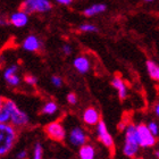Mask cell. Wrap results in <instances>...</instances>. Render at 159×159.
I'll return each mask as SVG.
<instances>
[{"mask_svg":"<svg viewBox=\"0 0 159 159\" xmlns=\"http://www.w3.org/2000/svg\"><path fill=\"white\" fill-rule=\"evenodd\" d=\"M17 72V66L16 65H11L10 67H8L6 70H5V74H3V77H5V80L7 79V77L11 76V75H14V74H16Z\"/></svg>","mask_w":159,"mask_h":159,"instance_id":"22","label":"cell"},{"mask_svg":"<svg viewBox=\"0 0 159 159\" xmlns=\"http://www.w3.org/2000/svg\"><path fill=\"white\" fill-rule=\"evenodd\" d=\"M23 48L26 51H38L41 48V42L35 35H30L26 39L24 40L23 42Z\"/></svg>","mask_w":159,"mask_h":159,"instance_id":"12","label":"cell"},{"mask_svg":"<svg viewBox=\"0 0 159 159\" xmlns=\"http://www.w3.org/2000/svg\"><path fill=\"white\" fill-rule=\"evenodd\" d=\"M97 132H98V138L101 142L108 148H113L114 147V140L111 135L109 134L108 129H107L106 123L100 119L99 123L97 124Z\"/></svg>","mask_w":159,"mask_h":159,"instance_id":"6","label":"cell"},{"mask_svg":"<svg viewBox=\"0 0 159 159\" xmlns=\"http://www.w3.org/2000/svg\"><path fill=\"white\" fill-rule=\"evenodd\" d=\"M57 109H58V106L56 105V102H53V101H49V102H47L42 108V113L46 114V115H53V114L56 113Z\"/></svg>","mask_w":159,"mask_h":159,"instance_id":"19","label":"cell"},{"mask_svg":"<svg viewBox=\"0 0 159 159\" xmlns=\"http://www.w3.org/2000/svg\"><path fill=\"white\" fill-rule=\"evenodd\" d=\"M156 155H157V157H158V158H159V151H158V152L156 153Z\"/></svg>","mask_w":159,"mask_h":159,"instance_id":"35","label":"cell"},{"mask_svg":"<svg viewBox=\"0 0 159 159\" xmlns=\"http://www.w3.org/2000/svg\"><path fill=\"white\" fill-rule=\"evenodd\" d=\"M29 14H26L23 10H20L17 13H14L9 18V23L13 24L16 27H23L25 26L29 22Z\"/></svg>","mask_w":159,"mask_h":159,"instance_id":"10","label":"cell"},{"mask_svg":"<svg viewBox=\"0 0 159 159\" xmlns=\"http://www.w3.org/2000/svg\"><path fill=\"white\" fill-rule=\"evenodd\" d=\"M3 101H5V100H3L2 98L0 97V106H1V105H2V103H3Z\"/></svg>","mask_w":159,"mask_h":159,"instance_id":"33","label":"cell"},{"mask_svg":"<svg viewBox=\"0 0 159 159\" xmlns=\"http://www.w3.org/2000/svg\"><path fill=\"white\" fill-rule=\"evenodd\" d=\"M140 146H136V144H131V143H126L124 144V149H123V152L124 155L127 157H134L138 153V150H139Z\"/></svg>","mask_w":159,"mask_h":159,"instance_id":"17","label":"cell"},{"mask_svg":"<svg viewBox=\"0 0 159 159\" xmlns=\"http://www.w3.org/2000/svg\"><path fill=\"white\" fill-rule=\"evenodd\" d=\"M63 52L65 53V55H70L72 53V48H70V46H68V44H64L63 46Z\"/></svg>","mask_w":159,"mask_h":159,"instance_id":"28","label":"cell"},{"mask_svg":"<svg viewBox=\"0 0 159 159\" xmlns=\"http://www.w3.org/2000/svg\"><path fill=\"white\" fill-rule=\"evenodd\" d=\"M10 111V124L14 126H24L29 123V116L17 107V105L11 100L3 101Z\"/></svg>","mask_w":159,"mask_h":159,"instance_id":"3","label":"cell"},{"mask_svg":"<svg viewBox=\"0 0 159 159\" xmlns=\"http://www.w3.org/2000/svg\"><path fill=\"white\" fill-rule=\"evenodd\" d=\"M6 81L8 82V84H10V85H13V86H16L20 84V77L17 76L16 74H14V75H11V76L7 77Z\"/></svg>","mask_w":159,"mask_h":159,"instance_id":"24","label":"cell"},{"mask_svg":"<svg viewBox=\"0 0 159 159\" xmlns=\"http://www.w3.org/2000/svg\"><path fill=\"white\" fill-rule=\"evenodd\" d=\"M144 1H148V2H150V1H153V0H144Z\"/></svg>","mask_w":159,"mask_h":159,"instance_id":"34","label":"cell"},{"mask_svg":"<svg viewBox=\"0 0 159 159\" xmlns=\"http://www.w3.org/2000/svg\"><path fill=\"white\" fill-rule=\"evenodd\" d=\"M86 134L81 127L75 126L70 132V142L75 147H82L86 143Z\"/></svg>","mask_w":159,"mask_h":159,"instance_id":"7","label":"cell"},{"mask_svg":"<svg viewBox=\"0 0 159 159\" xmlns=\"http://www.w3.org/2000/svg\"><path fill=\"white\" fill-rule=\"evenodd\" d=\"M106 9H107L106 5H103V3H96V5H92V6H90L89 8L84 9L83 14H84L86 17H92V16L98 15V14H101V13H103V11H106Z\"/></svg>","mask_w":159,"mask_h":159,"instance_id":"14","label":"cell"},{"mask_svg":"<svg viewBox=\"0 0 159 159\" xmlns=\"http://www.w3.org/2000/svg\"><path fill=\"white\" fill-rule=\"evenodd\" d=\"M136 127H138L140 139H141V147L142 148H149V147L155 146V143H156V136L150 132L148 125H146V124H139Z\"/></svg>","mask_w":159,"mask_h":159,"instance_id":"5","label":"cell"},{"mask_svg":"<svg viewBox=\"0 0 159 159\" xmlns=\"http://www.w3.org/2000/svg\"><path fill=\"white\" fill-rule=\"evenodd\" d=\"M67 101L70 103V105H75L77 102V98L75 93H68L67 94Z\"/></svg>","mask_w":159,"mask_h":159,"instance_id":"25","label":"cell"},{"mask_svg":"<svg viewBox=\"0 0 159 159\" xmlns=\"http://www.w3.org/2000/svg\"><path fill=\"white\" fill-rule=\"evenodd\" d=\"M73 65L75 70L81 74H85L90 70V61L85 56H79L76 57L73 61Z\"/></svg>","mask_w":159,"mask_h":159,"instance_id":"11","label":"cell"},{"mask_svg":"<svg viewBox=\"0 0 159 159\" xmlns=\"http://www.w3.org/2000/svg\"><path fill=\"white\" fill-rule=\"evenodd\" d=\"M79 156L80 159H94L96 150L90 144H83L82 147H80Z\"/></svg>","mask_w":159,"mask_h":159,"instance_id":"15","label":"cell"},{"mask_svg":"<svg viewBox=\"0 0 159 159\" xmlns=\"http://www.w3.org/2000/svg\"><path fill=\"white\" fill-rule=\"evenodd\" d=\"M155 114L159 117V102L156 103V106H155Z\"/></svg>","mask_w":159,"mask_h":159,"instance_id":"31","label":"cell"},{"mask_svg":"<svg viewBox=\"0 0 159 159\" xmlns=\"http://www.w3.org/2000/svg\"><path fill=\"white\" fill-rule=\"evenodd\" d=\"M46 133L48 134L50 139L55 140V141H63L66 136V132L64 126L59 122H52L48 124L44 129Z\"/></svg>","mask_w":159,"mask_h":159,"instance_id":"4","label":"cell"},{"mask_svg":"<svg viewBox=\"0 0 159 159\" xmlns=\"http://www.w3.org/2000/svg\"><path fill=\"white\" fill-rule=\"evenodd\" d=\"M80 31H82V32H97L98 27L96 25H92V24H82V25H80Z\"/></svg>","mask_w":159,"mask_h":159,"instance_id":"20","label":"cell"},{"mask_svg":"<svg viewBox=\"0 0 159 159\" xmlns=\"http://www.w3.org/2000/svg\"><path fill=\"white\" fill-rule=\"evenodd\" d=\"M17 134L14 125L8 123H0V156L6 155L13 148Z\"/></svg>","mask_w":159,"mask_h":159,"instance_id":"1","label":"cell"},{"mask_svg":"<svg viewBox=\"0 0 159 159\" xmlns=\"http://www.w3.org/2000/svg\"><path fill=\"white\" fill-rule=\"evenodd\" d=\"M52 8V5L49 0H24L20 5V10L26 14L46 13Z\"/></svg>","mask_w":159,"mask_h":159,"instance_id":"2","label":"cell"},{"mask_svg":"<svg viewBox=\"0 0 159 159\" xmlns=\"http://www.w3.org/2000/svg\"><path fill=\"white\" fill-rule=\"evenodd\" d=\"M111 85L118 91V97L120 100H124L127 96V90H126V85L124 81L119 76H115L111 81Z\"/></svg>","mask_w":159,"mask_h":159,"instance_id":"13","label":"cell"},{"mask_svg":"<svg viewBox=\"0 0 159 159\" xmlns=\"http://www.w3.org/2000/svg\"><path fill=\"white\" fill-rule=\"evenodd\" d=\"M83 120L85 123L86 125H97L100 120V115L98 113V110L93 107H89L84 110L83 113Z\"/></svg>","mask_w":159,"mask_h":159,"instance_id":"9","label":"cell"},{"mask_svg":"<svg viewBox=\"0 0 159 159\" xmlns=\"http://www.w3.org/2000/svg\"><path fill=\"white\" fill-rule=\"evenodd\" d=\"M148 127H149L150 132L152 133L155 136H157L159 134V126L156 122H150L149 124H148Z\"/></svg>","mask_w":159,"mask_h":159,"instance_id":"23","label":"cell"},{"mask_svg":"<svg viewBox=\"0 0 159 159\" xmlns=\"http://www.w3.org/2000/svg\"><path fill=\"white\" fill-rule=\"evenodd\" d=\"M33 159H42V147L40 143H37L34 147Z\"/></svg>","mask_w":159,"mask_h":159,"instance_id":"21","label":"cell"},{"mask_svg":"<svg viewBox=\"0 0 159 159\" xmlns=\"http://www.w3.org/2000/svg\"><path fill=\"white\" fill-rule=\"evenodd\" d=\"M24 80H25V82H26L27 84H30V85H34V84L38 82L37 77L32 76V75H26Z\"/></svg>","mask_w":159,"mask_h":159,"instance_id":"27","label":"cell"},{"mask_svg":"<svg viewBox=\"0 0 159 159\" xmlns=\"http://www.w3.org/2000/svg\"><path fill=\"white\" fill-rule=\"evenodd\" d=\"M51 82H52V84L55 86L59 88V86H61V84H63V80L60 79L59 76H52L51 77Z\"/></svg>","mask_w":159,"mask_h":159,"instance_id":"26","label":"cell"},{"mask_svg":"<svg viewBox=\"0 0 159 159\" xmlns=\"http://www.w3.org/2000/svg\"><path fill=\"white\" fill-rule=\"evenodd\" d=\"M17 158L18 159H25L26 158V151H20V153H18V155H17Z\"/></svg>","mask_w":159,"mask_h":159,"instance_id":"29","label":"cell"},{"mask_svg":"<svg viewBox=\"0 0 159 159\" xmlns=\"http://www.w3.org/2000/svg\"><path fill=\"white\" fill-rule=\"evenodd\" d=\"M57 2L61 3V5H70V3H72V1L73 0H56Z\"/></svg>","mask_w":159,"mask_h":159,"instance_id":"30","label":"cell"},{"mask_svg":"<svg viewBox=\"0 0 159 159\" xmlns=\"http://www.w3.org/2000/svg\"><path fill=\"white\" fill-rule=\"evenodd\" d=\"M147 70L149 73L150 77L153 81H158L159 82V65L156 64L153 60H147Z\"/></svg>","mask_w":159,"mask_h":159,"instance_id":"16","label":"cell"},{"mask_svg":"<svg viewBox=\"0 0 159 159\" xmlns=\"http://www.w3.org/2000/svg\"><path fill=\"white\" fill-rule=\"evenodd\" d=\"M7 22L5 20H3L2 17H0V26H3V25H6Z\"/></svg>","mask_w":159,"mask_h":159,"instance_id":"32","label":"cell"},{"mask_svg":"<svg viewBox=\"0 0 159 159\" xmlns=\"http://www.w3.org/2000/svg\"><path fill=\"white\" fill-rule=\"evenodd\" d=\"M0 123H10V111L5 102L0 106Z\"/></svg>","mask_w":159,"mask_h":159,"instance_id":"18","label":"cell"},{"mask_svg":"<svg viewBox=\"0 0 159 159\" xmlns=\"http://www.w3.org/2000/svg\"><path fill=\"white\" fill-rule=\"evenodd\" d=\"M125 142L131 144H136L141 147V139L138 131V127L133 124H129L125 129Z\"/></svg>","mask_w":159,"mask_h":159,"instance_id":"8","label":"cell"}]
</instances>
